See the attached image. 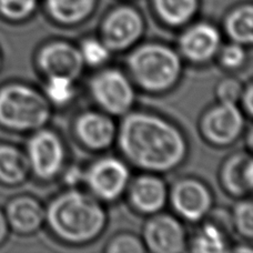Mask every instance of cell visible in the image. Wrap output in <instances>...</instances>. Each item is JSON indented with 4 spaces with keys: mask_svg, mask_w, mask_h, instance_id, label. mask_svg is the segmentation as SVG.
Returning a JSON list of instances; mask_svg holds the SVG:
<instances>
[{
    "mask_svg": "<svg viewBox=\"0 0 253 253\" xmlns=\"http://www.w3.org/2000/svg\"><path fill=\"white\" fill-rule=\"evenodd\" d=\"M116 141L125 159L144 172H170L188 155L187 139L180 128L148 111L126 114L117 129Z\"/></svg>",
    "mask_w": 253,
    "mask_h": 253,
    "instance_id": "obj_1",
    "label": "cell"
},
{
    "mask_svg": "<svg viewBox=\"0 0 253 253\" xmlns=\"http://www.w3.org/2000/svg\"><path fill=\"white\" fill-rule=\"evenodd\" d=\"M107 221L101 201L76 188L59 193L46 208L49 229L68 245H87L96 240L106 229Z\"/></svg>",
    "mask_w": 253,
    "mask_h": 253,
    "instance_id": "obj_2",
    "label": "cell"
},
{
    "mask_svg": "<svg viewBox=\"0 0 253 253\" xmlns=\"http://www.w3.org/2000/svg\"><path fill=\"white\" fill-rule=\"evenodd\" d=\"M181 58L177 50L164 43L140 44L126 58L130 79L149 93L169 91L181 78Z\"/></svg>",
    "mask_w": 253,
    "mask_h": 253,
    "instance_id": "obj_3",
    "label": "cell"
},
{
    "mask_svg": "<svg viewBox=\"0 0 253 253\" xmlns=\"http://www.w3.org/2000/svg\"><path fill=\"white\" fill-rule=\"evenodd\" d=\"M51 105L44 94L25 84L0 90V124L15 131H36L46 126Z\"/></svg>",
    "mask_w": 253,
    "mask_h": 253,
    "instance_id": "obj_4",
    "label": "cell"
},
{
    "mask_svg": "<svg viewBox=\"0 0 253 253\" xmlns=\"http://www.w3.org/2000/svg\"><path fill=\"white\" fill-rule=\"evenodd\" d=\"M89 93L100 110L110 116H125L135 102L132 80L123 70L106 68L89 81Z\"/></svg>",
    "mask_w": 253,
    "mask_h": 253,
    "instance_id": "obj_5",
    "label": "cell"
},
{
    "mask_svg": "<svg viewBox=\"0 0 253 253\" xmlns=\"http://www.w3.org/2000/svg\"><path fill=\"white\" fill-rule=\"evenodd\" d=\"M30 171L42 181L56 179L66 167L67 150L62 139L53 130H36L27 143Z\"/></svg>",
    "mask_w": 253,
    "mask_h": 253,
    "instance_id": "obj_6",
    "label": "cell"
},
{
    "mask_svg": "<svg viewBox=\"0 0 253 253\" xmlns=\"http://www.w3.org/2000/svg\"><path fill=\"white\" fill-rule=\"evenodd\" d=\"M84 183L89 193L101 202H114L126 191L130 171L124 160L117 157H103L84 170Z\"/></svg>",
    "mask_w": 253,
    "mask_h": 253,
    "instance_id": "obj_7",
    "label": "cell"
},
{
    "mask_svg": "<svg viewBox=\"0 0 253 253\" xmlns=\"http://www.w3.org/2000/svg\"><path fill=\"white\" fill-rule=\"evenodd\" d=\"M144 33V21L131 7H118L107 16L101 27V40L110 51H124L137 43Z\"/></svg>",
    "mask_w": 253,
    "mask_h": 253,
    "instance_id": "obj_8",
    "label": "cell"
},
{
    "mask_svg": "<svg viewBox=\"0 0 253 253\" xmlns=\"http://www.w3.org/2000/svg\"><path fill=\"white\" fill-rule=\"evenodd\" d=\"M201 130L210 143L229 146L243 133L245 117L237 103L219 102L203 116Z\"/></svg>",
    "mask_w": 253,
    "mask_h": 253,
    "instance_id": "obj_9",
    "label": "cell"
},
{
    "mask_svg": "<svg viewBox=\"0 0 253 253\" xmlns=\"http://www.w3.org/2000/svg\"><path fill=\"white\" fill-rule=\"evenodd\" d=\"M168 199L175 213L190 222L201 221L209 214L213 203L212 193L207 184L192 178L175 182Z\"/></svg>",
    "mask_w": 253,
    "mask_h": 253,
    "instance_id": "obj_10",
    "label": "cell"
},
{
    "mask_svg": "<svg viewBox=\"0 0 253 253\" xmlns=\"http://www.w3.org/2000/svg\"><path fill=\"white\" fill-rule=\"evenodd\" d=\"M142 242L155 253H180L186 251L187 236L181 222L167 213L152 214L143 227Z\"/></svg>",
    "mask_w": 253,
    "mask_h": 253,
    "instance_id": "obj_11",
    "label": "cell"
},
{
    "mask_svg": "<svg viewBox=\"0 0 253 253\" xmlns=\"http://www.w3.org/2000/svg\"><path fill=\"white\" fill-rule=\"evenodd\" d=\"M37 66L46 78L63 76L76 80L83 74L84 63L78 47L66 40H52L39 49Z\"/></svg>",
    "mask_w": 253,
    "mask_h": 253,
    "instance_id": "obj_12",
    "label": "cell"
},
{
    "mask_svg": "<svg viewBox=\"0 0 253 253\" xmlns=\"http://www.w3.org/2000/svg\"><path fill=\"white\" fill-rule=\"evenodd\" d=\"M117 126L111 116L103 111L81 112L74 121V133L84 147L93 151L110 148L117 138Z\"/></svg>",
    "mask_w": 253,
    "mask_h": 253,
    "instance_id": "obj_13",
    "label": "cell"
},
{
    "mask_svg": "<svg viewBox=\"0 0 253 253\" xmlns=\"http://www.w3.org/2000/svg\"><path fill=\"white\" fill-rule=\"evenodd\" d=\"M179 53L188 61L206 63L218 55L221 47L220 31L213 25L199 22L190 26L180 36Z\"/></svg>",
    "mask_w": 253,
    "mask_h": 253,
    "instance_id": "obj_14",
    "label": "cell"
},
{
    "mask_svg": "<svg viewBox=\"0 0 253 253\" xmlns=\"http://www.w3.org/2000/svg\"><path fill=\"white\" fill-rule=\"evenodd\" d=\"M126 191L130 205L140 213L149 215L161 212L169 198L166 182L150 172H143L130 181Z\"/></svg>",
    "mask_w": 253,
    "mask_h": 253,
    "instance_id": "obj_15",
    "label": "cell"
},
{
    "mask_svg": "<svg viewBox=\"0 0 253 253\" xmlns=\"http://www.w3.org/2000/svg\"><path fill=\"white\" fill-rule=\"evenodd\" d=\"M6 218L16 231L34 233L46 222V208L36 198L18 197L9 202Z\"/></svg>",
    "mask_w": 253,
    "mask_h": 253,
    "instance_id": "obj_16",
    "label": "cell"
},
{
    "mask_svg": "<svg viewBox=\"0 0 253 253\" xmlns=\"http://www.w3.org/2000/svg\"><path fill=\"white\" fill-rule=\"evenodd\" d=\"M224 189L234 197L249 193L253 186V161L250 155L239 152L224 162L221 171Z\"/></svg>",
    "mask_w": 253,
    "mask_h": 253,
    "instance_id": "obj_17",
    "label": "cell"
},
{
    "mask_svg": "<svg viewBox=\"0 0 253 253\" xmlns=\"http://www.w3.org/2000/svg\"><path fill=\"white\" fill-rule=\"evenodd\" d=\"M96 0H46V8L53 20L61 25H77L91 15Z\"/></svg>",
    "mask_w": 253,
    "mask_h": 253,
    "instance_id": "obj_18",
    "label": "cell"
},
{
    "mask_svg": "<svg viewBox=\"0 0 253 253\" xmlns=\"http://www.w3.org/2000/svg\"><path fill=\"white\" fill-rule=\"evenodd\" d=\"M30 173L28 159L19 149L0 144V181L7 184H20Z\"/></svg>",
    "mask_w": 253,
    "mask_h": 253,
    "instance_id": "obj_19",
    "label": "cell"
},
{
    "mask_svg": "<svg viewBox=\"0 0 253 253\" xmlns=\"http://www.w3.org/2000/svg\"><path fill=\"white\" fill-rule=\"evenodd\" d=\"M153 4L160 19L172 27L188 24L198 10V0H153Z\"/></svg>",
    "mask_w": 253,
    "mask_h": 253,
    "instance_id": "obj_20",
    "label": "cell"
},
{
    "mask_svg": "<svg viewBox=\"0 0 253 253\" xmlns=\"http://www.w3.org/2000/svg\"><path fill=\"white\" fill-rule=\"evenodd\" d=\"M190 249L200 253H220L228 250L227 236L218 224L203 223L190 241Z\"/></svg>",
    "mask_w": 253,
    "mask_h": 253,
    "instance_id": "obj_21",
    "label": "cell"
},
{
    "mask_svg": "<svg viewBox=\"0 0 253 253\" xmlns=\"http://www.w3.org/2000/svg\"><path fill=\"white\" fill-rule=\"evenodd\" d=\"M253 9L251 4L237 8L229 13L224 22L225 33L231 42L241 43L243 46L250 44L253 39Z\"/></svg>",
    "mask_w": 253,
    "mask_h": 253,
    "instance_id": "obj_22",
    "label": "cell"
},
{
    "mask_svg": "<svg viewBox=\"0 0 253 253\" xmlns=\"http://www.w3.org/2000/svg\"><path fill=\"white\" fill-rule=\"evenodd\" d=\"M74 79L63 76L47 77L43 87V94L50 105L67 106L76 97V84Z\"/></svg>",
    "mask_w": 253,
    "mask_h": 253,
    "instance_id": "obj_23",
    "label": "cell"
},
{
    "mask_svg": "<svg viewBox=\"0 0 253 253\" xmlns=\"http://www.w3.org/2000/svg\"><path fill=\"white\" fill-rule=\"evenodd\" d=\"M78 48L84 66L101 67L110 59V49L101 39L85 38Z\"/></svg>",
    "mask_w": 253,
    "mask_h": 253,
    "instance_id": "obj_24",
    "label": "cell"
},
{
    "mask_svg": "<svg viewBox=\"0 0 253 253\" xmlns=\"http://www.w3.org/2000/svg\"><path fill=\"white\" fill-rule=\"evenodd\" d=\"M234 228L243 238L251 239L253 236V207L250 200L237 203L232 215Z\"/></svg>",
    "mask_w": 253,
    "mask_h": 253,
    "instance_id": "obj_25",
    "label": "cell"
},
{
    "mask_svg": "<svg viewBox=\"0 0 253 253\" xmlns=\"http://www.w3.org/2000/svg\"><path fill=\"white\" fill-rule=\"evenodd\" d=\"M221 66L228 70H236L246 63L247 52L243 44L231 42L225 46H221L218 55Z\"/></svg>",
    "mask_w": 253,
    "mask_h": 253,
    "instance_id": "obj_26",
    "label": "cell"
},
{
    "mask_svg": "<svg viewBox=\"0 0 253 253\" xmlns=\"http://www.w3.org/2000/svg\"><path fill=\"white\" fill-rule=\"evenodd\" d=\"M141 239L131 233H121L108 242L106 251L111 253H142L146 251Z\"/></svg>",
    "mask_w": 253,
    "mask_h": 253,
    "instance_id": "obj_27",
    "label": "cell"
},
{
    "mask_svg": "<svg viewBox=\"0 0 253 253\" xmlns=\"http://www.w3.org/2000/svg\"><path fill=\"white\" fill-rule=\"evenodd\" d=\"M36 7L37 0H0V11L13 20H20L30 16Z\"/></svg>",
    "mask_w": 253,
    "mask_h": 253,
    "instance_id": "obj_28",
    "label": "cell"
},
{
    "mask_svg": "<svg viewBox=\"0 0 253 253\" xmlns=\"http://www.w3.org/2000/svg\"><path fill=\"white\" fill-rule=\"evenodd\" d=\"M242 91V84L234 78H224L216 85V97L219 102L237 103L240 100Z\"/></svg>",
    "mask_w": 253,
    "mask_h": 253,
    "instance_id": "obj_29",
    "label": "cell"
},
{
    "mask_svg": "<svg viewBox=\"0 0 253 253\" xmlns=\"http://www.w3.org/2000/svg\"><path fill=\"white\" fill-rule=\"evenodd\" d=\"M63 182L66 186L71 189L78 187L79 184L84 183V170L78 166H70L68 168L63 169L61 172Z\"/></svg>",
    "mask_w": 253,
    "mask_h": 253,
    "instance_id": "obj_30",
    "label": "cell"
},
{
    "mask_svg": "<svg viewBox=\"0 0 253 253\" xmlns=\"http://www.w3.org/2000/svg\"><path fill=\"white\" fill-rule=\"evenodd\" d=\"M240 100L243 103V109H245L246 114L251 116L253 111V89L251 84H248L246 88H243Z\"/></svg>",
    "mask_w": 253,
    "mask_h": 253,
    "instance_id": "obj_31",
    "label": "cell"
},
{
    "mask_svg": "<svg viewBox=\"0 0 253 253\" xmlns=\"http://www.w3.org/2000/svg\"><path fill=\"white\" fill-rule=\"evenodd\" d=\"M8 233V221L1 212H0V243H1Z\"/></svg>",
    "mask_w": 253,
    "mask_h": 253,
    "instance_id": "obj_32",
    "label": "cell"
},
{
    "mask_svg": "<svg viewBox=\"0 0 253 253\" xmlns=\"http://www.w3.org/2000/svg\"><path fill=\"white\" fill-rule=\"evenodd\" d=\"M234 251H241V252H249V253H251L252 249H251V248L240 247V248H236V249H234Z\"/></svg>",
    "mask_w": 253,
    "mask_h": 253,
    "instance_id": "obj_33",
    "label": "cell"
}]
</instances>
